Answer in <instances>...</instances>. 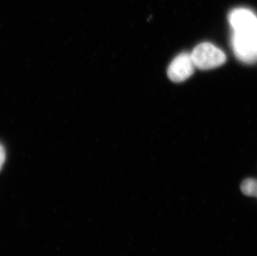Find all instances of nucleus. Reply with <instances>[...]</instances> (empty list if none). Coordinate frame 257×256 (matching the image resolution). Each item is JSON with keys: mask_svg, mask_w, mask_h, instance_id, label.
I'll return each mask as SVG.
<instances>
[{"mask_svg": "<svg viewBox=\"0 0 257 256\" xmlns=\"http://www.w3.org/2000/svg\"><path fill=\"white\" fill-rule=\"evenodd\" d=\"M232 29L231 48L238 60L245 64L257 62V17L248 9H235L229 14Z\"/></svg>", "mask_w": 257, "mask_h": 256, "instance_id": "obj_1", "label": "nucleus"}, {"mask_svg": "<svg viewBox=\"0 0 257 256\" xmlns=\"http://www.w3.org/2000/svg\"><path fill=\"white\" fill-rule=\"evenodd\" d=\"M191 55L195 67L201 70L218 68L226 61L225 53L210 43H202L197 45Z\"/></svg>", "mask_w": 257, "mask_h": 256, "instance_id": "obj_2", "label": "nucleus"}, {"mask_svg": "<svg viewBox=\"0 0 257 256\" xmlns=\"http://www.w3.org/2000/svg\"><path fill=\"white\" fill-rule=\"evenodd\" d=\"M195 64L190 53H182L172 60L168 68L169 79L174 82H182L193 74Z\"/></svg>", "mask_w": 257, "mask_h": 256, "instance_id": "obj_3", "label": "nucleus"}, {"mask_svg": "<svg viewBox=\"0 0 257 256\" xmlns=\"http://www.w3.org/2000/svg\"><path fill=\"white\" fill-rule=\"evenodd\" d=\"M240 191L245 196L257 198V179L248 178L244 180L240 185Z\"/></svg>", "mask_w": 257, "mask_h": 256, "instance_id": "obj_4", "label": "nucleus"}, {"mask_svg": "<svg viewBox=\"0 0 257 256\" xmlns=\"http://www.w3.org/2000/svg\"><path fill=\"white\" fill-rule=\"evenodd\" d=\"M5 158H6V153H5V148L0 144V171L5 164Z\"/></svg>", "mask_w": 257, "mask_h": 256, "instance_id": "obj_5", "label": "nucleus"}]
</instances>
